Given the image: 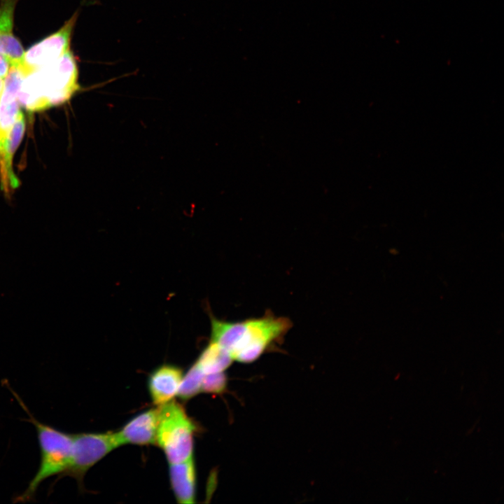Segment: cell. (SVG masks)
<instances>
[{"mask_svg":"<svg viewBox=\"0 0 504 504\" xmlns=\"http://www.w3.org/2000/svg\"><path fill=\"white\" fill-rule=\"evenodd\" d=\"M170 484L177 502L191 504L195 502L196 468L193 456L176 463L169 464Z\"/></svg>","mask_w":504,"mask_h":504,"instance_id":"cell-12","label":"cell"},{"mask_svg":"<svg viewBox=\"0 0 504 504\" xmlns=\"http://www.w3.org/2000/svg\"><path fill=\"white\" fill-rule=\"evenodd\" d=\"M183 376L179 367L164 364L155 368L148 379V389L153 402L158 405H164L177 396Z\"/></svg>","mask_w":504,"mask_h":504,"instance_id":"cell-9","label":"cell"},{"mask_svg":"<svg viewBox=\"0 0 504 504\" xmlns=\"http://www.w3.org/2000/svg\"><path fill=\"white\" fill-rule=\"evenodd\" d=\"M4 87V79L1 77H0V97L2 94L3 90Z\"/></svg>","mask_w":504,"mask_h":504,"instance_id":"cell-17","label":"cell"},{"mask_svg":"<svg viewBox=\"0 0 504 504\" xmlns=\"http://www.w3.org/2000/svg\"><path fill=\"white\" fill-rule=\"evenodd\" d=\"M204 373L194 363L183 374L177 396L183 401L189 400L202 393V381Z\"/></svg>","mask_w":504,"mask_h":504,"instance_id":"cell-14","label":"cell"},{"mask_svg":"<svg viewBox=\"0 0 504 504\" xmlns=\"http://www.w3.org/2000/svg\"><path fill=\"white\" fill-rule=\"evenodd\" d=\"M227 378L224 372L204 374L202 381V392L220 393L226 388Z\"/></svg>","mask_w":504,"mask_h":504,"instance_id":"cell-15","label":"cell"},{"mask_svg":"<svg viewBox=\"0 0 504 504\" xmlns=\"http://www.w3.org/2000/svg\"><path fill=\"white\" fill-rule=\"evenodd\" d=\"M158 409L155 444L163 451L169 464L180 463L192 456L197 426L183 405L172 400Z\"/></svg>","mask_w":504,"mask_h":504,"instance_id":"cell-4","label":"cell"},{"mask_svg":"<svg viewBox=\"0 0 504 504\" xmlns=\"http://www.w3.org/2000/svg\"><path fill=\"white\" fill-rule=\"evenodd\" d=\"M78 17V12L76 11L57 31L24 50L18 66L24 76L56 61L70 50L71 39Z\"/></svg>","mask_w":504,"mask_h":504,"instance_id":"cell-6","label":"cell"},{"mask_svg":"<svg viewBox=\"0 0 504 504\" xmlns=\"http://www.w3.org/2000/svg\"><path fill=\"white\" fill-rule=\"evenodd\" d=\"M24 76L18 66H10L0 97V153L20 111L19 92Z\"/></svg>","mask_w":504,"mask_h":504,"instance_id":"cell-7","label":"cell"},{"mask_svg":"<svg viewBox=\"0 0 504 504\" xmlns=\"http://www.w3.org/2000/svg\"><path fill=\"white\" fill-rule=\"evenodd\" d=\"M232 362L230 353L211 340L195 363L204 374H211L224 372Z\"/></svg>","mask_w":504,"mask_h":504,"instance_id":"cell-13","label":"cell"},{"mask_svg":"<svg viewBox=\"0 0 504 504\" xmlns=\"http://www.w3.org/2000/svg\"><path fill=\"white\" fill-rule=\"evenodd\" d=\"M24 130L25 121L23 113L20 112L0 153L1 188L7 196L19 186V181L13 171L12 162L13 155L22 141Z\"/></svg>","mask_w":504,"mask_h":504,"instance_id":"cell-11","label":"cell"},{"mask_svg":"<svg viewBox=\"0 0 504 504\" xmlns=\"http://www.w3.org/2000/svg\"><path fill=\"white\" fill-rule=\"evenodd\" d=\"M80 90L77 60L70 50L56 61L26 75L21 83V106L40 111L69 100Z\"/></svg>","mask_w":504,"mask_h":504,"instance_id":"cell-2","label":"cell"},{"mask_svg":"<svg viewBox=\"0 0 504 504\" xmlns=\"http://www.w3.org/2000/svg\"><path fill=\"white\" fill-rule=\"evenodd\" d=\"M14 394L28 414L27 420L36 428L40 449L41 457L37 471L24 491L15 498V503H27L34 500L38 487L45 480L53 476L59 478L66 470L71 456L73 434L38 421L20 397Z\"/></svg>","mask_w":504,"mask_h":504,"instance_id":"cell-3","label":"cell"},{"mask_svg":"<svg viewBox=\"0 0 504 504\" xmlns=\"http://www.w3.org/2000/svg\"><path fill=\"white\" fill-rule=\"evenodd\" d=\"M120 446L115 433L73 434L70 463L57 480L64 477H70L76 480L80 490L83 489V479L87 472Z\"/></svg>","mask_w":504,"mask_h":504,"instance_id":"cell-5","label":"cell"},{"mask_svg":"<svg viewBox=\"0 0 504 504\" xmlns=\"http://www.w3.org/2000/svg\"><path fill=\"white\" fill-rule=\"evenodd\" d=\"M211 340L231 355L233 360L250 363L279 342L292 327L291 321L268 311L264 316L241 321H225L210 314Z\"/></svg>","mask_w":504,"mask_h":504,"instance_id":"cell-1","label":"cell"},{"mask_svg":"<svg viewBox=\"0 0 504 504\" xmlns=\"http://www.w3.org/2000/svg\"><path fill=\"white\" fill-rule=\"evenodd\" d=\"M158 409H149L131 419L115 432L120 445H149L156 443Z\"/></svg>","mask_w":504,"mask_h":504,"instance_id":"cell-8","label":"cell"},{"mask_svg":"<svg viewBox=\"0 0 504 504\" xmlns=\"http://www.w3.org/2000/svg\"><path fill=\"white\" fill-rule=\"evenodd\" d=\"M19 0H0V53L10 66H18L24 52L13 33L14 13Z\"/></svg>","mask_w":504,"mask_h":504,"instance_id":"cell-10","label":"cell"},{"mask_svg":"<svg viewBox=\"0 0 504 504\" xmlns=\"http://www.w3.org/2000/svg\"><path fill=\"white\" fill-rule=\"evenodd\" d=\"M10 64L7 59L0 53V77L5 78L8 75Z\"/></svg>","mask_w":504,"mask_h":504,"instance_id":"cell-16","label":"cell"}]
</instances>
